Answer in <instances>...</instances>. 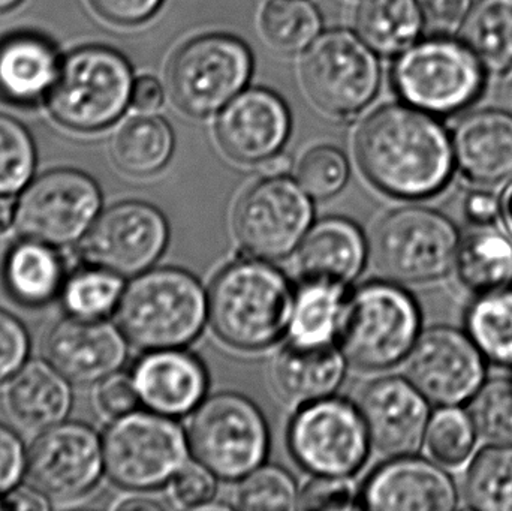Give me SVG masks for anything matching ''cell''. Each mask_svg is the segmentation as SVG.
<instances>
[{"label":"cell","instance_id":"obj_1","mask_svg":"<svg viewBox=\"0 0 512 511\" xmlns=\"http://www.w3.org/2000/svg\"><path fill=\"white\" fill-rule=\"evenodd\" d=\"M364 176L399 200L436 197L457 171L453 135L441 117L411 105H382L364 119L355 137Z\"/></svg>","mask_w":512,"mask_h":511},{"label":"cell","instance_id":"obj_2","mask_svg":"<svg viewBox=\"0 0 512 511\" xmlns=\"http://www.w3.org/2000/svg\"><path fill=\"white\" fill-rule=\"evenodd\" d=\"M294 296L291 282L268 261H234L210 285V326L231 348L265 350L288 333Z\"/></svg>","mask_w":512,"mask_h":511},{"label":"cell","instance_id":"obj_3","mask_svg":"<svg viewBox=\"0 0 512 511\" xmlns=\"http://www.w3.org/2000/svg\"><path fill=\"white\" fill-rule=\"evenodd\" d=\"M114 314L129 344L140 350L183 348L203 332L209 297L186 270L158 267L125 285Z\"/></svg>","mask_w":512,"mask_h":511},{"label":"cell","instance_id":"obj_4","mask_svg":"<svg viewBox=\"0 0 512 511\" xmlns=\"http://www.w3.org/2000/svg\"><path fill=\"white\" fill-rule=\"evenodd\" d=\"M134 83L131 63L116 48L80 45L62 57L45 105L62 128L95 134L113 126L126 113Z\"/></svg>","mask_w":512,"mask_h":511},{"label":"cell","instance_id":"obj_5","mask_svg":"<svg viewBox=\"0 0 512 511\" xmlns=\"http://www.w3.org/2000/svg\"><path fill=\"white\" fill-rule=\"evenodd\" d=\"M487 77L489 69L460 36L420 38L391 68L400 101L441 119L472 107L486 90Z\"/></svg>","mask_w":512,"mask_h":511},{"label":"cell","instance_id":"obj_6","mask_svg":"<svg viewBox=\"0 0 512 511\" xmlns=\"http://www.w3.org/2000/svg\"><path fill=\"white\" fill-rule=\"evenodd\" d=\"M423 332L417 299L393 281H373L346 299L337 338L349 363L387 371L405 362Z\"/></svg>","mask_w":512,"mask_h":511},{"label":"cell","instance_id":"obj_7","mask_svg":"<svg viewBox=\"0 0 512 511\" xmlns=\"http://www.w3.org/2000/svg\"><path fill=\"white\" fill-rule=\"evenodd\" d=\"M462 234L453 219L432 207L391 210L376 225L372 260L388 281L423 285L447 278L456 267Z\"/></svg>","mask_w":512,"mask_h":511},{"label":"cell","instance_id":"obj_8","mask_svg":"<svg viewBox=\"0 0 512 511\" xmlns=\"http://www.w3.org/2000/svg\"><path fill=\"white\" fill-rule=\"evenodd\" d=\"M108 479L126 491H153L188 464L189 441L173 417L132 411L113 419L102 434Z\"/></svg>","mask_w":512,"mask_h":511},{"label":"cell","instance_id":"obj_9","mask_svg":"<svg viewBox=\"0 0 512 511\" xmlns=\"http://www.w3.org/2000/svg\"><path fill=\"white\" fill-rule=\"evenodd\" d=\"M252 74L254 54L245 41L230 33H206L173 54L167 86L183 113L207 117L243 92Z\"/></svg>","mask_w":512,"mask_h":511},{"label":"cell","instance_id":"obj_10","mask_svg":"<svg viewBox=\"0 0 512 511\" xmlns=\"http://www.w3.org/2000/svg\"><path fill=\"white\" fill-rule=\"evenodd\" d=\"M381 78L376 51L351 30L321 33L301 60V80L310 101L340 119L357 116L370 105Z\"/></svg>","mask_w":512,"mask_h":511},{"label":"cell","instance_id":"obj_11","mask_svg":"<svg viewBox=\"0 0 512 511\" xmlns=\"http://www.w3.org/2000/svg\"><path fill=\"white\" fill-rule=\"evenodd\" d=\"M102 212L98 182L77 168H53L18 194L15 231L57 249L80 245Z\"/></svg>","mask_w":512,"mask_h":511},{"label":"cell","instance_id":"obj_12","mask_svg":"<svg viewBox=\"0 0 512 511\" xmlns=\"http://www.w3.org/2000/svg\"><path fill=\"white\" fill-rule=\"evenodd\" d=\"M191 452L222 480H240L261 467L270 446L267 422L254 402L237 393L204 399L188 428Z\"/></svg>","mask_w":512,"mask_h":511},{"label":"cell","instance_id":"obj_13","mask_svg":"<svg viewBox=\"0 0 512 511\" xmlns=\"http://www.w3.org/2000/svg\"><path fill=\"white\" fill-rule=\"evenodd\" d=\"M370 444L360 408L331 396L300 407L288 429L292 458L313 476L351 477L366 462Z\"/></svg>","mask_w":512,"mask_h":511},{"label":"cell","instance_id":"obj_14","mask_svg":"<svg viewBox=\"0 0 512 511\" xmlns=\"http://www.w3.org/2000/svg\"><path fill=\"white\" fill-rule=\"evenodd\" d=\"M310 198L303 186L289 177L259 180L234 209V233L242 248L259 260L289 257L312 227Z\"/></svg>","mask_w":512,"mask_h":511},{"label":"cell","instance_id":"obj_15","mask_svg":"<svg viewBox=\"0 0 512 511\" xmlns=\"http://www.w3.org/2000/svg\"><path fill=\"white\" fill-rule=\"evenodd\" d=\"M489 365L466 330L433 326L405 359V375L436 407L468 405L489 378Z\"/></svg>","mask_w":512,"mask_h":511},{"label":"cell","instance_id":"obj_16","mask_svg":"<svg viewBox=\"0 0 512 511\" xmlns=\"http://www.w3.org/2000/svg\"><path fill=\"white\" fill-rule=\"evenodd\" d=\"M105 473L102 438L92 426L65 422L39 432L27 450L30 486L53 503L89 495Z\"/></svg>","mask_w":512,"mask_h":511},{"label":"cell","instance_id":"obj_17","mask_svg":"<svg viewBox=\"0 0 512 511\" xmlns=\"http://www.w3.org/2000/svg\"><path fill=\"white\" fill-rule=\"evenodd\" d=\"M168 240L170 227L161 210L126 200L102 210L78 246L84 263L134 278L155 266Z\"/></svg>","mask_w":512,"mask_h":511},{"label":"cell","instance_id":"obj_18","mask_svg":"<svg viewBox=\"0 0 512 511\" xmlns=\"http://www.w3.org/2000/svg\"><path fill=\"white\" fill-rule=\"evenodd\" d=\"M291 128L286 102L273 90L252 87L219 111L216 137L234 161L259 165L282 152Z\"/></svg>","mask_w":512,"mask_h":511},{"label":"cell","instance_id":"obj_19","mask_svg":"<svg viewBox=\"0 0 512 511\" xmlns=\"http://www.w3.org/2000/svg\"><path fill=\"white\" fill-rule=\"evenodd\" d=\"M129 341L117 324L105 320L63 317L44 342L45 359L77 386H96L120 372L128 359Z\"/></svg>","mask_w":512,"mask_h":511},{"label":"cell","instance_id":"obj_20","mask_svg":"<svg viewBox=\"0 0 512 511\" xmlns=\"http://www.w3.org/2000/svg\"><path fill=\"white\" fill-rule=\"evenodd\" d=\"M430 405L408 378L400 377L367 384L358 401L372 446L390 458L420 452L432 416Z\"/></svg>","mask_w":512,"mask_h":511},{"label":"cell","instance_id":"obj_21","mask_svg":"<svg viewBox=\"0 0 512 511\" xmlns=\"http://www.w3.org/2000/svg\"><path fill=\"white\" fill-rule=\"evenodd\" d=\"M456 480L433 459L399 456L364 483L360 507L370 511H451L459 507Z\"/></svg>","mask_w":512,"mask_h":511},{"label":"cell","instance_id":"obj_22","mask_svg":"<svg viewBox=\"0 0 512 511\" xmlns=\"http://www.w3.org/2000/svg\"><path fill=\"white\" fill-rule=\"evenodd\" d=\"M131 377L147 410L174 419L197 410L209 390L203 363L182 348L149 351L138 360Z\"/></svg>","mask_w":512,"mask_h":511},{"label":"cell","instance_id":"obj_23","mask_svg":"<svg viewBox=\"0 0 512 511\" xmlns=\"http://www.w3.org/2000/svg\"><path fill=\"white\" fill-rule=\"evenodd\" d=\"M457 171L475 186L499 185L512 177V113L483 108L457 120L453 131Z\"/></svg>","mask_w":512,"mask_h":511},{"label":"cell","instance_id":"obj_24","mask_svg":"<svg viewBox=\"0 0 512 511\" xmlns=\"http://www.w3.org/2000/svg\"><path fill=\"white\" fill-rule=\"evenodd\" d=\"M53 39L35 30H17L0 38V101L15 108L45 104L62 63Z\"/></svg>","mask_w":512,"mask_h":511},{"label":"cell","instance_id":"obj_25","mask_svg":"<svg viewBox=\"0 0 512 511\" xmlns=\"http://www.w3.org/2000/svg\"><path fill=\"white\" fill-rule=\"evenodd\" d=\"M366 237L345 218H325L307 231L295 254V267L303 281L346 285L360 276L367 260Z\"/></svg>","mask_w":512,"mask_h":511},{"label":"cell","instance_id":"obj_26","mask_svg":"<svg viewBox=\"0 0 512 511\" xmlns=\"http://www.w3.org/2000/svg\"><path fill=\"white\" fill-rule=\"evenodd\" d=\"M5 405L21 428L42 432L68 419L74 405L72 383L47 359H29L6 383Z\"/></svg>","mask_w":512,"mask_h":511},{"label":"cell","instance_id":"obj_27","mask_svg":"<svg viewBox=\"0 0 512 511\" xmlns=\"http://www.w3.org/2000/svg\"><path fill=\"white\" fill-rule=\"evenodd\" d=\"M345 360L342 350H337L333 342H289L277 354L271 368L274 389L283 401L297 407L330 398L345 378Z\"/></svg>","mask_w":512,"mask_h":511},{"label":"cell","instance_id":"obj_28","mask_svg":"<svg viewBox=\"0 0 512 511\" xmlns=\"http://www.w3.org/2000/svg\"><path fill=\"white\" fill-rule=\"evenodd\" d=\"M66 276L60 249L38 240L20 237L3 258V288L9 299L24 308H44L59 299Z\"/></svg>","mask_w":512,"mask_h":511},{"label":"cell","instance_id":"obj_29","mask_svg":"<svg viewBox=\"0 0 512 511\" xmlns=\"http://www.w3.org/2000/svg\"><path fill=\"white\" fill-rule=\"evenodd\" d=\"M176 147L173 128L164 117L140 113L129 117L114 132L111 158L122 173L149 177L170 162Z\"/></svg>","mask_w":512,"mask_h":511},{"label":"cell","instance_id":"obj_30","mask_svg":"<svg viewBox=\"0 0 512 511\" xmlns=\"http://www.w3.org/2000/svg\"><path fill=\"white\" fill-rule=\"evenodd\" d=\"M454 273L474 296L512 285L511 237L495 225L474 227L462 236Z\"/></svg>","mask_w":512,"mask_h":511},{"label":"cell","instance_id":"obj_31","mask_svg":"<svg viewBox=\"0 0 512 511\" xmlns=\"http://www.w3.org/2000/svg\"><path fill=\"white\" fill-rule=\"evenodd\" d=\"M355 27L364 42L382 56H399L426 30L420 0H363Z\"/></svg>","mask_w":512,"mask_h":511},{"label":"cell","instance_id":"obj_32","mask_svg":"<svg viewBox=\"0 0 512 511\" xmlns=\"http://www.w3.org/2000/svg\"><path fill=\"white\" fill-rule=\"evenodd\" d=\"M345 287L325 281H303L295 290L289 338L295 344H331L337 338Z\"/></svg>","mask_w":512,"mask_h":511},{"label":"cell","instance_id":"obj_33","mask_svg":"<svg viewBox=\"0 0 512 511\" xmlns=\"http://www.w3.org/2000/svg\"><path fill=\"white\" fill-rule=\"evenodd\" d=\"M465 330L490 365L512 371V285L475 294L466 308Z\"/></svg>","mask_w":512,"mask_h":511},{"label":"cell","instance_id":"obj_34","mask_svg":"<svg viewBox=\"0 0 512 511\" xmlns=\"http://www.w3.org/2000/svg\"><path fill=\"white\" fill-rule=\"evenodd\" d=\"M463 500L477 511H512V444L489 443L471 458Z\"/></svg>","mask_w":512,"mask_h":511},{"label":"cell","instance_id":"obj_35","mask_svg":"<svg viewBox=\"0 0 512 511\" xmlns=\"http://www.w3.org/2000/svg\"><path fill=\"white\" fill-rule=\"evenodd\" d=\"M459 36L489 72L504 71L512 63V0H474Z\"/></svg>","mask_w":512,"mask_h":511},{"label":"cell","instance_id":"obj_36","mask_svg":"<svg viewBox=\"0 0 512 511\" xmlns=\"http://www.w3.org/2000/svg\"><path fill=\"white\" fill-rule=\"evenodd\" d=\"M125 285L117 273L84 263L68 273L59 299L69 317L105 320L116 312Z\"/></svg>","mask_w":512,"mask_h":511},{"label":"cell","instance_id":"obj_37","mask_svg":"<svg viewBox=\"0 0 512 511\" xmlns=\"http://www.w3.org/2000/svg\"><path fill=\"white\" fill-rule=\"evenodd\" d=\"M261 30L274 50L300 53L321 35L322 17L310 0H270L262 9Z\"/></svg>","mask_w":512,"mask_h":511},{"label":"cell","instance_id":"obj_38","mask_svg":"<svg viewBox=\"0 0 512 511\" xmlns=\"http://www.w3.org/2000/svg\"><path fill=\"white\" fill-rule=\"evenodd\" d=\"M480 435L465 405L438 407L430 416L424 447L445 468H460L474 456Z\"/></svg>","mask_w":512,"mask_h":511},{"label":"cell","instance_id":"obj_39","mask_svg":"<svg viewBox=\"0 0 512 511\" xmlns=\"http://www.w3.org/2000/svg\"><path fill=\"white\" fill-rule=\"evenodd\" d=\"M38 162L29 129L14 117L0 113V195H17L33 179Z\"/></svg>","mask_w":512,"mask_h":511},{"label":"cell","instance_id":"obj_40","mask_svg":"<svg viewBox=\"0 0 512 511\" xmlns=\"http://www.w3.org/2000/svg\"><path fill=\"white\" fill-rule=\"evenodd\" d=\"M231 500V507L237 510H294L298 504L297 486L283 468L261 465L240 479Z\"/></svg>","mask_w":512,"mask_h":511},{"label":"cell","instance_id":"obj_41","mask_svg":"<svg viewBox=\"0 0 512 511\" xmlns=\"http://www.w3.org/2000/svg\"><path fill=\"white\" fill-rule=\"evenodd\" d=\"M466 408L480 438L487 443L512 444V378H487Z\"/></svg>","mask_w":512,"mask_h":511},{"label":"cell","instance_id":"obj_42","mask_svg":"<svg viewBox=\"0 0 512 511\" xmlns=\"http://www.w3.org/2000/svg\"><path fill=\"white\" fill-rule=\"evenodd\" d=\"M351 168L342 150L333 146L313 147L304 153L297 167V182L315 200L339 194L349 180Z\"/></svg>","mask_w":512,"mask_h":511},{"label":"cell","instance_id":"obj_43","mask_svg":"<svg viewBox=\"0 0 512 511\" xmlns=\"http://www.w3.org/2000/svg\"><path fill=\"white\" fill-rule=\"evenodd\" d=\"M360 492L351 477L316 476L298 497V510H351Z\"/></svg>","mask_w":512,"mask_h":511},{"label":"cell","instance_id":"obj_44","mask_svg":"<svg viewBox=\"0 0 512 511\" xmlns=\"http://www.w3.org/2000/svg\"><path fill=\"white\" fill-rule=\"evenodd\" d=\"M30 348V335L20 318L0 309V386L26 365Z\"/></svg>","mask_w":512,"mask_h":511},{"label":"cell","instance_id":"obj_45","mask_svg":"<svg viewBox=\"0 0 512 511\" xmlns=\"http://www.w3.org/2000/svg\"><path fill=\"white\" fill-rule=\"evenodd\" d=\"M215 474L198 464H186L173 479V495L180 506L206 509L215 498L218 485Z\"/></svg>","mask_w":512,"mask_h":511},{"label":"cell","instance_id":"obj_46","mask_svg":"<svg viewBox=\"0 0 512 511\" xmlns=\"http://www.w3.org/2000/svg\"><path fill=\"white\" fill-rule=\"evenodd\" d=\"M141 404L131 375L116 372L96 384L95 405L110 419L125 416Z\"/></svg>","mask_w":512,"mask_h":511},{"label":"cell","instance_id":"obj_47","mask_svg":"<svg viewBox=\"0 0 512 511\" xmlns=\"http://www.w3.org/2000/svg\"><path fill=\"white\" fill-rule=\"evenodd\" d=\"M27 450L17 432L0 423V497L20 486L26 476Z\"/></svg>","mask_w":512,"mask_h":511},{"label":"cell","instance_id":"obj_48","mask_svg":"<svg viewBox=\"0 0 512 511\" xmlns=\"http://www.w3.org/2000/svg\"><path fill=\"white\" fill-rule=\"evenodd\" d=\"M421 5L429 35L459 36L474 0H424Z\"/></svg>","mask_w":512,"mask_h":511},{"label":"cell","instance_id":"obj_49","mask_svg":"<svg viewBox=\"0 0 512 511\" xmlns=\"http://www.w3.org/2000/svg\"><path fill=\"white\" fill-rule=\"evenodd\" d=\"M93 11L108 23L132 27L149 21L164 0H89Z\"/></svg>","mask_w":512,"mask_h":511},{"label":"cell","instance_id":"obj_50","mask_svg":"<svg viewBox=\"0 0 512 511\" xmlns=\"http://www.w3.org/2000/svg\"><path fill=\"white\" fill-rule=\"evenodd\" d=\"M499 213V195L487 189V186H477L463 198V215L474 227L495 225L499 221Z\"/></svg>","mask_w":512,"mask_h":511},{"label":"cell","instance_id":"obj_51","mask_svg":"<svg viewBox=\"0 0 512 511\" xmlns=\"http://www.w3.org/2000/svg\"><path fill=\"white\" fill-rule=\"evenodd\" d=\"M164 86L152 75L135 78L131 105L138 113H156L164 105Z\"/></svg>","mask_w":512,"mask_h":511},{"label":"cell","instance_id":"obj_52","mask_svg":"<svg viewBox=\"0 0 512 511\" xmlns=\"http://www.w3.org/2000/svg\"><path fill=\"white\" fill-rule=\"evenodd\" d=\"M5 509L11 510H48L51 509V501L42 495L33 486H17L14 491L3 497Z\"/></svg>","mask_w":512,"mask_h":511},{"label":"cell","instance_id":"obj_53","mask_svg":"<svg viewBox=\"0 0 512 511\" xmlns=\"http://www.w3.org/2000/svg\"><path fill=\"white\" fill-rule=\"evenodd\" d=\"M499 203H501L499 222H501L505 233L512 239V177L505 182V186L499 194Z\"/></svg>","mask_w":512,"mask_h":511},{"label":"cell","instance_id":"obj_54","mask_svg":"<svg viewBox=\"0 0 512 511\" xmlns=\"http://www.w3.org/2000/svg\"><path fill=\"white\" fill-rule=\"evenodd\" d=\"M259 165L264 177L286 176V173L291 170V159L285 153L279 152Z\"/></svg>","mask_w":512,"mask_h":511},{"label":"cell","instance_id":"obj_55","mask_svg":"<svg viewBox=\"0 0 512 511\" xmlns=\"http://www.w3.org/2000/svg\"><path fill=\"white\" fill-rule=\"evenodd\" d=\"M15 209L17 198H14V195H0V236L14 228Z\"/></svg>","mask_w":512,"mask_h":511},{"label":"cell","instance_id":"obj_56","mask_svg":"<svg viewBox=\"0 0 512 511\" xmlns=\"http://www.w3.org/2000/svg\"><path fill=\"white\" fill-rule=\"evenodd\" d=\"M496 98L502 108L512 113V63L501 72L496 86Z\"/></svg>","mask_w":512,"mask_h":511},{"label":"cell","instance_id":"obj_57","mask_svg":"<svg viewBox=\"0 0 512 511\" xmlns=\"http://www.w3.org/2000/svg\"><path fill=\"white\" fill-rule=\"evenodd\" d=\"M116 509L120 510H153V509H164V504L158 503V501H150V500H137V498H132L129 501H122L120 504H116Z\"/></svg>","mask_w":512,"mask_h":511},{"label":"cell","instance_id":"obj_58","mask_svg":"<svg viewBox=\"0 0 512 511\" xmlns=\"http://www.w3.org/2000/svg\"><path fill=\"white\" fill-rule=\"evenodd\" d=\"M23 2L24 0H0V14L12 11V9L17 8Z\"/></svg>","mask_w":512,"mask_h":511},{"label":"cell","instance_id":"obj_59","mask_svg":"<svg viewBox=\"0 0 512 511\" xmlns=\"http://www.w3.org/2000/svg\"><path fill=\"white\" fill-rule=\"evenodd\" d=\"M5 509V503H3L2 497H0V510Z\"/></svg>","mask_w":512,"mask_h":511}]
</instances>
